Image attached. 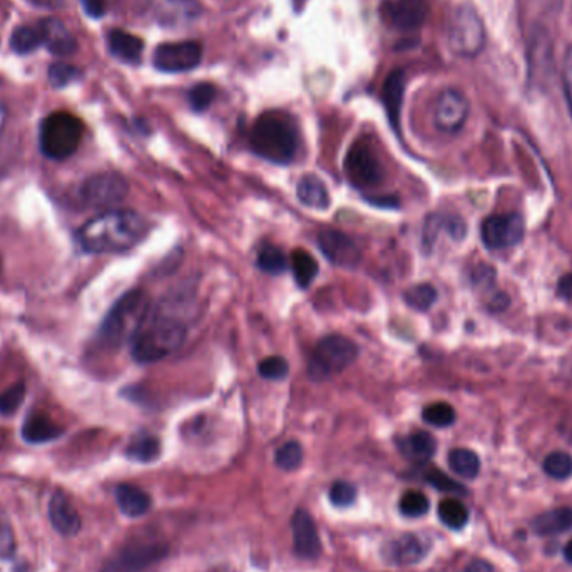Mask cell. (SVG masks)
<instances>
[{
    "label": "cell",
    "mask_w": 572,
    "mask_h": 572,
    "mask_svg": "<svg viewBox=\"0 0 572 572\" xmlns=\"http://www.w3.org/2000/svg\"><path fill=\"white\" fill-rule=\"evenodd\" d=\"M258 372L266 380H281L288 375V362L283 357H268L258 365Z\"/></svg>",
    "instance_id": "41"
},
{
    "label": "cell",
    "mask_w": 572,
    "mask_h": 572,
    "mask_svg": "<svg viewBox=\"0 0 572 572\" xmlns=\"http://www.w3.org/2000/svg\"><path fill=\"white\" fill-rule=\"evenodd\" d=\"M41 46H44V31H42L41 24L17 27L16 31L12 32V51L19 56L31 54V52L36 51L37 47Z\"/></svg>",
    "instance_id": "28"
},
{
    "label": "cell",
    "mask_w": 572,
    "mask_h": 572,
    "mask_svg": "<svg viewBox=\"0 0 572 572\" xmlns=\"http://www.w3.org/2000/svg\"><path fill=\"white\" fill-rule=\"evenodd\" d=\"M258 266L270 275H280L286 270V256L276 246H265L258 255Z\"/></svg>",
    "instance_id": "37"
},
{
    "label": "cell",
    "mask_w": 572,
    "mask_h": 572,
    "mask_svg": "<svg viewBox=\"0 0 572 572\" xmlns=\"http://www.w3.org/2000/svg\"><path fill=\"white\" fill-rule=\"evenodd\" d=\"M7 123V111L2 104H0V133H2V129L6 126Z\"/></svg>",
    "instance_id": "54"
},
{
    "label": "cell",
    "mask_w": 572,
    "mask_h": 572,
    "mask_svg": "<svg viewBox=\"0 0 572 572\" xmlns=\"http://www.w3.org/2000/svg\"><path fill=\"white\" fill-rule=\"evenodd\" d=\"M430 502L427 496L419 491H407L400 499V511L407 517H422L429 512Z\"/></svg>",
    "instance_id": "36"
},
{
    "label": "cell",
    "mask_w": 572,
    "mask_h": 572,
    "mask_svg": "<svg viewBox=\"0 0 572 572\" xmlns=\"http://www.w3.org/2000/svg\"><path fill=\"white\" fill-rule=\"evenodd\" d=\"M292 271L298 286L308 288L318 275V261L307 250H295L292 253Z\"/></svg>",
    "instance_id": "29"
},
{
    "label": "cell",
    "mask_w": 572,
    "mask_h": 572,
    "mask_svg": "<svg viewBox=\"0 0 572 572\" xmlns=\"http://www.w3.org/2000/svg\"><path fill=\"white\" fill-rule=\"evenodd\" d=\"M44 31V46L54 56H72L77 49L76 37L64 26V22L54 17L39 22Z\"/></svg>",
    "instance_id": "19"
},
{
    "label": "cell",
    "mask_w": 572,
    "mask_h": 572,
    "mask_svg": "<svg viewBox=\"0 0 572 572\" xmlns=\"http://www.w3.org/2000/svg\"><path fill=\"white\" fill-rule=\"evenodd\" d=\"M159 454H161L159 440L148 434L134 437L131 440V444L128 445V449H126V455H128L129 459L143 462V464H148V462L158 459Z\"/></svg>",
    "instance_id": "30"
},
{
    "label": "cell",
    "mask_w": 572,
    "mask_h": 572,
    "mask_svg": "<svg viewBox=\"0 0 572 572\" xmlns=\"http://www.w3.org/2000/svg\"><path fill=\"white\" fill-rule=\"evenodd\" d=\"M404 298L410 308H414L417 312H427L437 302V290L429 283H420V285L410 286L409 290L404 293Z\"/></svg>",
    "instance_id": "33"
},
{
    "label": "cell",
    "mask_w": 572,
    "mask_h": 572,
    "mask_svg": "<svg viewBox=\"0 0 572 572\" xmlns=\"http://www.w3.org/2000/svg\"><path fill=\"white\" fill-rule=\"evenodd\" d=\"M84 124L66 111H57L44 118L39 131V146L46 158L54 161L71 158L81 144Z\"/></svg>",
    "instance_id": "5"
},
{
    "label": "cell",
    "mask_w": 572,
    "mask_h": 572,
    "mask_svg": "<svg viewBox=\"0 0 572 572\" xmlns=\"http://www.w3.org/2000/svg\"><path fill=\"white\" fill-rule=\"evenodd\" d=\"M215 98L216 87L213 86V84H208V82H201V84L193 87L191 92H189V103H191V108L198 111V113L210 108L211 103L215 101Z\"/></svg>",
    "instance_id": "39"
},
{
    "label": "cell",
    "mask_w": 572,
    "mask_h": 572,
    "mask_svg": "<svg viewBox=\"0 0 572 572\" xmlns=\"http://www.w3.org/2000/svg\"><path fill=\"white\" fill-rule=\"evenodd\" d=\"M168 552L163 542H134L109 559L101 572H143Z\"/></svg>",
    "instance_id": "12"
},
{
    "label": "cell",
    "mask_w": 572,
    "mask_h": 572,
    "mask_svg": "<svg viewBox=\"0 0 572 572\" xmlns=\"http://www.w3.org/2000/svg\"><path fill=\"white\" fill-rule=\"evenodd\" d=\"M449 465L455 474L464 479H475L481 470V460L469 449L450 450Z\"/></svg>",
    "instance_id": "31"
},
{
    "label": "cell",
    "mask_w": 572,
    "mask_h": 572,
    "mask_svg": "<svg viewBox=\"0 0 572 572\" xmlns=\"http://www.w3.org/2000/svg\"><path fill=\"white\" fill-rule=\"evenodd\" d=\"M557 295L567 302H572V273H567L557 281Z\"/></svg>",
    "instance_id": "51"
},
{
    "label": "cell",
    "mask_w": 572,
    "mask_h": 572,
    "mask_svg": "<svg viewBox=\"0 0 572 572\" xmlns=\"http://www.w3.org/2000/svg\"><path fill=\"white\" fill-rule=\"evenodd\" d=\"M14 554H16V536H14L11 524L2 521L0 522V559L9 561Z\"/></svg>",
    "instance_id": "44"
},
{
    "label": "cell",
    "mask_w": 572,
    "mask_h": 572,
    "mask_svg": "<svg viewBox=\"0 0 572 572\" xmlns=\"http://www.w3.org/2000/svg\"><path fill=\"white\" fill-rule=\"evenodd\" d=\"M427 481L442 492H449V494H462L464 492V487L457 484V482L452 481L450 477L440 472V470L434 469L430 470L427 474Z\"/></svg>",
    "instance_id": "45"
},
{
    "label": "cell",
    "mask_w": 572,
    "mask_h": 572,
    "mask_svg": "<svg viewBox=\"0 0 572 572\" xmlns=\"http://www.w3.org/2000/svg\"><path fill=\"white\" fill-rule=\"evenodd\" d=\"M544 472L556 481H566L572 475V457L566 452L556 450L544 459Z\"/></svg>",
    "instance_id": "34"
},
{
    "label": "cell",
    "mask_w": 572,
    "mask_h": 572,
    "mask_svg": "<svg viewBox=\"0 0 572 572\" xmlns=\"http://www.w3.org/2000/svg\"><path fill=\"white\" fill-rule=\"evenodd\" d=\"M469 101L455 89L440 92L434 108V123L439 131L447 134L459 133L469 118Z\"/></svg>",
    "instance_id": "14"
},
{
    "label": "cell",
    "mask_w": 572,
    "mask_h": 572,
    "mask_svg": "<svg viewBox=\"0 0 572 572\" xmlns=\"http://www.w3.org/2000/svg\"><path fill=\"white\" fill-rule=\"evenodd\" d=\"M297 196L303 205L317 208V210H325L330 205L328 189L325 188L322 179H318L317 176H305L298 183Z\"/></svg>",
    "instance_id": "27"
},
{
    "label": "cell",
    "mask_w": 572,
    "mask_h": 572,
    "mask_svg": "<svg viewBox=\"0 0 572 572\" xmlns=\"http://www.w3.org/2000/svg\"><path fill=\"white\" fill-rule=\"evenodd\" d=\"M444 228L454 240L460 241L467 233V226L459 216H444Z\"/></svg>",
    "instance_id": "48"
},
{
    "label": "cell",
    "mask_w": 572,
    "mask_h": 572,
    "mask_svg": "<svg viewBox=\"0 0 572 572\" xmlns=\"http://www.w3.org/2000/svg\"><path fill=\"white\" fill-rule=\"evenodd\" d=\"M532 529L539 536H556L572 529V509L559 507L542 512L532 521Z\"/></svg>",
    "instance_id": "23"
},
{
    "label": "cell",
    "mask_w": 572,
    "mask_h": 572,
    "mask_svg": "<svg viewBox=\"0 0 572 572\" xmlns=\"http://www.w3.org/2000/svg\"><path fill=\"white\" fill-rule=\"evenodd\" d=\"M496 280V271L491 266L481 265L474 271V283L477 286L492 285V281Z\"/></svg>",
    "instance_id": "50"
},
{
    "label": "cell",
    "mask_w": 572,
    "mask_h": 572,
    "mask_svg": "<svg viewBox=\"0 0 572 572\" xmlns=\"http://www.w3.org/2000/svg\"><path fill=\"white\" fill-rule=\"evenodd\" d=\"M151 300L143 290H133L119 298L101 327V338L111 347L133 340L148 320Z\"/></svg>",
    "instance_id": "4"
},
{
    "label": "cell",
    "mask_w": 572,
    "mask_h": 572,
    "mask_svg": "<svg viewBox=\"0 0 572 572\" xmlns=\"http://www.w3.org/2000/svg\"><path fill=\"white\" fill-rule=\"evenodd\" d=\"M435 449H437V442L427 432H415L400 442V450L404 452L407 459L414 460V462H427L432 459Z\"/></svg>",
    "instance_id": "26"
},
{
    "label": "cell",
    "mask_w": 572,
    "mask_h": 572,
    "mask_svg": "<svg viewBox=\"0 0 572 572\" xmlns=\"http://www.w3.org/2000/svg\"><path fill=\"white\" fill-rule=\"evenodd\" d=\"M427 0H390L384 6L385 21L399 31H415L427 19Z\"/></svg>",
    "instance_id": "15"
},
{
    "label": "cell",
    "mask_w": 572,
    "mask_h": 572,
    "mask_svg": "<svg viewBox=\"0 0 572 572\" xmlns=\"http://www.w3.org/2000/svg\"><path fill=\"white\" fill-rule=\"evenodd\" d=\"M186 328L173 318L146 320L131 340V353L138 363H154L169 357L183 345Z\"/></svg>",
    "instance_id": "3"
},
{
    "label": "cell",
    "mask_w": 572,
    "mask_h": 572,
    "mask_svg": "<svg viewBox=\"0 0 572 572\" xmlns=\"http://www.w3.org/2000/svg\"><path fill=\"white\" fill-rule=\"evenodd\" d=\"M404 72L394 71L387 77L384 84V92H382V99H384L385 109L389 114L390 123L395 129H399L400 109H402V101H404Z\"/></svg>",
    "instance_id": "25"
},
{
    "label": "cell",
    "mask_w": 572,
    "mask_h": 572,
    "mask_svg": "<svg viewBox=\"0 0 572 572\" xmlns=\"http://www.w3.org/2000/svg\"><path fill=\"white\" fill-rule=\"evenodd\" d=\"M292 529L295 552L302 559L315 561L320 556V552H322V542H320V536H318L317 526H315L313 517L307 511L300 509L293 516Z\"/></svg>",
    "instance_id": "17"
},
{
    "label": "cell",
    "mask_w": 572,
    "mask_h": 572,
    "mask_svg": "<svg viewBox=\"0 0 572 572\" xmlns=\"http://www.w3.org/2000/svg\"><path fill=\"white\" fill-rule=\"evenodd\" d=\"M387 552H389L390 561L405 566V564L419 562L427 554V544L422 537L404 534L399 539L390 542Z\"/></svg>",
    "instance_id": "22"
},
{
    "label": "cell",
    "mask_w": 572,
    "mask_h": 572,
    "mask_svg": "<svg viewBox=\"0 0 572 572\" xmlns=\"http://www.w3.org/2000/svg\"><path fill=\"white\" fill-rule=\"evenodd\" d=\"M524 230V218L519 213H504L484 220L481 236L489 250H506L524 238Z\"/></svg>",
    "instance_id": "11"
},
{
    "label": "cell",
    "mask_w": 572,
    "mask_h": 572,
    "mask_svg": "<svg viewBox=\"0 0 572 572\" xmlns=\"http://www.w3.org/2000/svg\"><path fill=\"white\" fill-rule=\"evenodd\" d=\"M303 449L298 442H286L276 450L275 462L281 470H297L302 465Z\"/></svg>",
    "instance_id": "35"
},
{
    "label": "cell",
    "mask_w": 572,
    "mask_h": 572,
    "mask_svg": "<svg viewBox=\"0 0 572 572\" xmlns=\"http://www.w3.org/2000/svg\"><path fill=\"white\" fill-rule=\"evenodd\" d=\"M460 572H494L491 564L484 561L470 562L469 566H465Z\"/></svg>",
    "instance_id": "52"
},
{
    "label": "cell",
    "mask_w": 572,
    "mask_h": 572,
    "mask_svg": "<svg viewBox=\"0 0 572 572\" xmlns=\"http://www.w3.org/2000/svg\"><path fill=\"white\" fill-rule=\"evenodd\" d=\"M345 173L357 188H375L384 181V166L367 143L353 144L345 158Z\"/></svg>",
    "instance_id": "9"
},
{
    "label": "cell",
    "mask_w": 572,
    "mask_h": 572,
    "mask_svg": "<svg viewBox=\"0 0 572 572\" xmlns=\"http://www.w3.org/2000/svg\"><path fill=\"white\" fill-rule=\"evenodd\" d=\"M49 519L61 536L72 537L81 531L82 522L79 512L69 497L57 492L49 501Z\"/></svg>",
    "instance_id": "18"
},
{
    "label": "cell",
    "mask_w": 572,
    "mask_h": 572,
    "mask_svg": "<svg viewBox=\"0 0 572 572\" xmlns=\"http://www.w3.org/2000/svg\"><path fill=\"white\" fill-rule=\"evenodd\" d=\"M358 357V347L343 335H328L317 343L308 363L313 380L323 382L347 370Z\"/></svg>",
    "instance_id": "6"
},
{
    "label": "cell",
    "mask_w": 572,
    "mask_h": 572,
    "mask_svg": "<svg viewBox=\"0 0 572 572\" xmlns=\"http://www.w3.org/2000/svg\"><path fill=\"white\" fill-rule=\"evenodd\" d=\"M24 395H26V389L22 384L14 385L11 389L6 390L4 394L0 395V414H14L21 407Z\"/></svg>",
    "instance_id": "42"
},
{
    "label": "cell",
    "mask_w": 572,
    "mask_h": 572,
    "mask_svg": "<svg viewBox=\"0 0 572 572\" xmlns=\"http://www.w3.org/2000/svg\"><path fill=\"white\" fill-rule=\"evenodd\" d=\"M439 517L445 526L459 531L469 521V511L457 499H445L439 504Z\"/></svg>",
    "instance_id": "32"
},
{
    "label": "cell",
    "mask_w": 572,
    "mask_h": 572,
    "mask_svg": "<svg viewBox=\"0 0 572 572\" xmlns=\"http://www.w3.org/2000/svg\"><path fill=\"white\" fill-rule=\"evenodd\" d=\"M82 9L92 19H101L106 14V0H81Z\"/></svg>",
    "instance_id": "49"
},
{
    "label": "cell",
    "mask_w": 572,
    "mask_h": 572,
    "mask_svg": "<svg viewBox=\"0 0 572 572\" xmlns=\"http://www.w3.org/2000/svg\"><path fill=\"white\" fill-rule=\"evenodd\" d=\"M201 59L203 47L198 42H166L156 47L153 62L158 71L176 74L193 71L200 66Z\"/></svg>",
    "instance_id": "10"
},
{
    "label": "cell",
    "mask_w": 572,
    "mask_h": 572,
    "mask_svg": "<svg viewBox=\"0 0 572 572\" xmlns=\"http://www.w3.org/2000/svg\"><path fill=\"white\" fill-rule=\"evenodd\" d=\"M562 87L566 96L567 106L572 116V46L567 47L564 59H562Z\"/></svg>",
    "instance_id": "46"
},
{
    "label": "cell",
    "mask_w": 572,
    "mask_h": 572,
    "mask_svg": "<svg viewBox=\"0 0 572 572\" xmlns=\"http://www.w3.org/2000/svg\"><path fill=\"white\" fill-rule=\"evenodd\" d=\"M129 184L123 174L106 171L92 174L82 183L79 196L84 205L89 208H113L126 200Z\"/></svg>",
    "instance_id": "8"
},
{
    "label": "cell",
    "mask_w": 572,
    "mask_h": 572,
    "mask_svg": "<svg viewBox=\"0 0 572 572\" xmlns=\"http://www.w3.org/2000/svg\"><path fill=\"white\" fill-rule=\"evenodd\" d=\"M355 499H357V491L350 482H335L330 489V501L337 507L352 506Z\"/></svg>",
    "instance_id": "43"
},
{
    "label": "cell",
    "mask_w": 572,
    "mask_h": 572,
    "mask_svg": "<svg viewBox=\"0 0 572 572\" xmlns=\"http://www.w3.org/2000/svg\"><path fill=\"white\" fill-rule=\"evenodd\" d=\"M77 76H79V71H77L76 67L66 64V62H54L49 67V82L56 89L69 86V84L76 81Z\"/></svg>",
    "instance_id": "40"
},
{
    "label": "cell",
    "mask_w": 572,
    "mask_h": 572,
    "mask_svg": "<svg viewBox=\"0 0 572 572\" xmlns=\"http://www.w3.org/2000/svg\"><path fill=\"white\" fill-rule=\"evenodd\" d=\"M146 228V221L136 211L108 210L82 226L79 241L84 250L96 255L123 253L143 240Z\"/></svg>",
    "instance_id": "1"
},
{
    "label": "cell",
    "mask_w": 572,
    "mask_h": 572,
    "mask_svg": "<svg viewBox=\"0 0 572 572\" xmlns=\"http://www.w3.org/2000/svg\"><path fill=\"white\" fill-rule=\"evenodd\" d=\"M62 434H64V429L61 425H57L42 412L29 415L22 425V437L29 444H46L51 440L59 439Z\"/></svg>",
    "instance_id": "20"
},
{
    "label": "cell",
    "mask_w": 572,
    "mask_h": 572,
    "mask_svg": "<svg viewBox=\"0 0 572 572\" xmlns=\"http://www.w3.org/2000/svg\"><path fill=\"white\" fill-rule=\"evenodd\" d=\"M447 39L450 49L457 56L472 59L481 54L486 46V27L475 7L462 4L455 9L450 17Z\"/></svg>",
    "instance_id": "7"
},
{
    "label": "cell",
    "mask_w": 572,
    "mask_h": 572,
    "mask_svg": "<svg viewBox=\"0 0 572 572\" xmlns=\"http://www.w3.org/2000/svg\"><path fill=\"white\" fill-rule=\"evenodd\" d=\"M440 230H444V216L434 215L429 216L425 221L424 226V246L425 248H432Z\"/></svg>",
    "instance_id": "47"
},
{
    "label": "cell",
    "mask_w": 572,
    "mask_h": 572,
    "mask_svg": "<svg viewBox=\"0 0 572 572\" xmlns=\"http://www.w3.org/2000/svg\"><path fill=\"white\" fill-rule=\"evenodd\" d=\"M0 271H2V255H0Z\"/></svg>",
    "instance_id": "56"
},
{
    "label": "cell",
    "mask_w": 572,
    "mask_h": 572,
    "mask_svg": "<svg viewBox=\"0 0 572 572\" xmlns=\"http://www.w3.org/2000/svg\"><path fill=\"white\" fill-rule=\"evenodd\" d=\"M251 149L276 164L292 163L298 153L297 124L288 114L268 111L256 119L250 133Z\"/></svg>",
    "instance_id": "2"
},
{
    "label": "cell",
    "mask_w": 572,
    "mask_h": 572,
    "mask_svg": "<svg viewBox=\"0 0 572 572\" xmlns=\"http://www.w3.org/2000/svg\"><path fill=\"white\" fill-rule=\"evenodd\" d=\"M108 46L114 57L129 64H138L143 56V39L134 36L131 32L121 31V29L109 32Z\"/></svg>",
    "instance_id": "21"
},
{
    "label": "cell",
    "mask_w": 572,
    "mask_h": 572,
    "mask_svg": "<svg viewBox=\"0 0 572 572\" xmlns=\"http://www.w3.org/2000/svg\"><path fill=\"white\" fill-rule=\"evenodd\" d=\"M116 501L124 516L141 517L151 509V497L131 484H121L116 489Z\"/></svg>",
    "instance_id": "24"
},
{
    "label": "cell",
    "mask_w": 572,
    "mask_h": 572,
    "mask_svg": "<svg viewBox=\"0 0 572 572\" xmlns=\"http://www.w3.org/2000/svg\"><path fill=\"white\" fill-rule=\"evenodd\" d=\"M318 246L333 265L342 266V268H353L360 263V258H362V253L355 245V241L342 231H322L318 235Z\"/></svg>",
    "instance_id": "16"
},
{
    "label": "cell",
    "mask_w": 572,
    "mask_h": 572,
    "mask_svg": "<svg viewBox=\"0 0 572 572\" xmlns=\"http://www.w3.org/2000/svg\"><path fill=\"white\" fill-rule=\"evenodd\" d=\"M547 12H557L562 7V0H537Z\"/></svg>",
    "instance_id": "53"
},
{
    "label": "cell",
    "mask_w": 572,
    "mask_h": 572,
    "mask_svg": "<svg viewBox=\"0 0 572 572\" xmlns=\"http://www.w3.org/2000/svg\"><path fill=\"white\" fill-rule=\"evenodd\" d=\"M564 557L569 564H572V541L567 542L566 547H564Z\"/></svg>",
    "instance_id": "55"
},
{
    "label": "cell",
    "mask_w": 572,
    "mask_h": 572,
    "mask_svg": "<svg viewBox=\"0 0 572 572\" xmlns=\"http://www.w3.org/2000/svg\"><path fill=\"white\" fill-rule=\"evenodd\" d=\"M149 16L163 27L189 26L201 16L198 0H144Z\"/></svg>",
    "instance_id": "13"
},
{
    "label": "cell",
    "mask_w": 572,
    "mask_h": 572,
    "mask_svg": "<svg viewBox=\"0 0 572 572\" xmlns=\"http://www.w3.org/2000/svg\"><path fill=\"white\" fill-rule=\"evenodd\" d=\"M424 420L427 424L434 425V427H450L455 422V410L452 405L445 404V402H437L432 404L424 410Z\"/></svg>",
    "instance_id": "38"
}]
</instances>
